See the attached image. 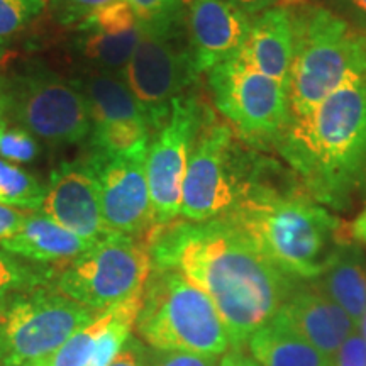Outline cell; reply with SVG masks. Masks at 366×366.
I'll use <instances>...</instances> for the list:
<instances>
[{
	"mask_svg": "<svg viewBox=\"0 0 366 366\" xmlns=\"http://www.w3.org/2000/svg\"><path fill=\"white\" fill-rule=\"evenodd\" d=\"M219 366H259L256 361L251 358L249 355H246L242 350H229L227 353H224Z\"/></svg>",
	"mask_w": 366,
	"mask_h": 366,
	"instance_id": "cell-37",
	"label": "cell"
},
{
	"mask_svg": "<svg viewBox=\"0 0 366 366\" xmlns=\"http://www.w3.org/2000/svg\"><path fill=\"white\" fill-rule=\"evenodd\" d=\"M197 76L190 44L182 41L180 24L143 27L124 70V80L149 131L162 129L175 99L183 95Z\"/></svg>",
	"mask_w": 366,
	"mask_h": 366,
	"instance_id": "cell-9",
	"label": "cell"
},
{
	"mask_svg": "<svg viewBox=\"0 0 366 366\" xmlns=\"http://www.w3.org/2000/svg\"><path fill=\"white\" fill-rule=\"evenodd\" d=\"M9 111L31 132L51 144H73L92 134L89 102L79 86L51 73L17 79L7 92Z\"/></svg>",
	"mask_w": 366,
	"mask_h": 366,
	"instance_id": "cell-11",
	"label": "cell"
},
{
	"mask_svg": "<svg viewBox=\"0 0 366 366\" xmlns=\"http://www.w3.org/2000/svg\"><path fill=\"white\" fill-rule=\"evenodd\" d=\"M149 244L112 232L59 273L56 290L95 312L143 295L151 273Z\"/></svg>",
	"mask_w": 366,
	"mask_h": 366,
	"instance_id": "cell-6",
	"label": "cell"
},
{
	"mask_svg": "<svg viewBox=\"0 0 366 366\" xmlns=\"http://www.w3.org/2000/svg\"><path fill=\"white\" fill-rule=\"evenodd\" d=\"M109 366H148V347L137 337H129L121 353Z\"/></svg>",
	"mask_w": 366,
	"mask_h": 366,
	"instance_id": "cell-33",
	"label": "cell"
},
{
	"mask_svg": "<svg viewBox=\"0 0 366 366\" xmlns=\"http://www.w3.org/2000/svg\"><path fill=\"white\" fill-rule=\"evenodd\" d=\"M334 6L337 7V12H342L345 16L355 21L361 26V29L366 27V0H332ZM342 16V17H345Z\"/></svg>",
	"mask_w": 366,
	"mask_h": 366,
	"instance_id": "cell-35",
	"label": "cell"
},
{
	"mask_svg": "<svg viewBox=\"0 0 366 366\" xmlns=\"http://www.w3.org/2000/svg\"><path fill=\"white\" fill-rule=\"evenodd\" d=\"M0 361H2V341H0Z\"/></svg>",
	"mask_w": 366,
	"mask_h": 366,
	"instance_id": "cell-43",
	"label": "cell"
},
{
	"mask_svg": "<svg viewBox=\"0 0 366 366\" xmlns=\"http://www.w3.org/2000/svg\"><path fill=\"white\" fill-rule=\"evenodd\" d=\"M44 282V274L17 256L0 251V304L16 294H27Z\"/></svg>",
	"mask_w": 366,
	"mask_h": 366,
	"instance_id": "cell-26",
	"label": "cell"
},
{
	"mask_svg": "<svg viewBox=\"0 0 366 366\" xmlns=\"http://www.w3.org/2000/svg\"><path fill=\"white\" fill-rule=\"evenodd\" d=\"M95 314L59 292L33 290L17 297L0 324L2 366H26L51 358Z\"/></svg>",
	"mask_w": 366,
	"mask_h": 366,
	"instance_id": "cell-8",
	"label": "cell"
},
{
	"mask_svg": "<svg viewBox=\"0 0 366 366\" xmlns=\"http://www.w3.org/2000/svg\"><path fill=\"white\" fill-rule=\"evenodd\" d=\"M221 356L185 353V351L148 350V366H219Z\"/></svg>",
	"mask_w": 366,
	"mask_h": 366,
	"instance_id": "cell-30",
	"label": "cell"
},
{
	"mask_svg": "<svg viewBox=\"0 0 366 366\" xmlns=\"http://www.w3.org/2000/svg\"><path fill=\"white\" fill-rule=\"evenodd\" d=\"M350 236L360 242H366V207L361 210L360 216L351 222Z\"/></svg>",
	"mask_w": 366,
	"mask_h": 366,
	"instance_id": "cell-38",
	"label": "cell"
},
{
	"mask_svg": "<svg viewBox=\"0 0 366 366\" xmlns=\"http://www.w3.org/2000/svg\"><path fill=\"white\" fill-rule=\"evenodd\" d=\"M278 315L329 360L358 331L350 315L312 285L297 287Z\"/></svg>",
	"mask_w": 366,
	"mask_h": 366,
	"instance_id": "cell-18",
	"label": "cell"
},
{
	"mask_svg": "<svg viewBox=\"0 0 366 366\" xmlns=\"http://www.w3.org/2000/svg\"><path fill=\"white\" fill-rule=\"evenodd\" d=\"M253 17L227 0H189V44L195 71H210L234 58L244 44Z\"/></svg>",
	"mask_w": 366,
	"mask_h": 366,
	"instance_id": "cell-16",
	"label": "cell"
},
{
	"mask_svg": "<svg viewBox=\"0 0 366 366\" xmlns=\"http://www.w3.org/2000/svg\"><path fill=\"white\" fill-rule=\"evenodd\" d=\"M358 332L361 334V337H363V340L366 341V314L363 315V319L360 320V324H358Z\"/></svg>",
	"mask_w": 366,
	"mask_h": 366,
	"instance_id": "cell-40",
	"label": "cell"
},
{
	"mask_svg": "<svg viewBox=\"0 0 366 366\" xmlns=\"http://www.w3.org/2000/svg\"><path fill=\"white\" fill-rule=\"evenodd\" d=\"M39 146L36 137L24 127H6L0 132V158L11 163H29L36 159Z\"/></svg>",
	"mask_w": 366,
	"mask_h": 366,
	"instance_id": "cell-29",
	"label": "cell"
},
{
	"mask_svg": "<svg viewBox=\"0 0 366 366\" xmlns=\"http://www.w3.org/2000/svg\"><path fill=\"white\" fill-rule=\"evenodd\" d=\"M7 54V49H6V41L0 39V61H2L4 58H6Z\"/></svg>",
	"mask_w": 366,
	"mask_h": 366,
	"instance_id": "cell-41",
	"label": "cell"
},
{
	"mask_svg": "<svg viewBox=\"0 0 366 366\" xmlns=\"http://www.w3.org/2000/svg\"><path fill=\"white\" fill-rule=\"evenodd\" d=\"M288 12L294 27L288 100L292 117H302L341 86L366 76V29L310 2Z\"/></svg>",
	"mask_w": 366,
	"mask_h": 366,
	"instance_id": "cell-4",
	"label": "cell"
},
{
	"mask_svg": "<svg viewBox=\"0 0 366 366\" xmlns=\"http://www.w3.org/2000/svg\"><path fill=\"white\" fill-rule=\"evenodd\" d=\"M278 153L315 204L346 210L366 197V76L350 81L312 112L292 117Z\"/></svg>",
	"mask_w": 366,
	"mask_h": 366,
	"instance_id": "cell-2",
	"label": "cell"
},
{
	"mask_svg": "<svg viewBox=\"0 0 366 366\" xmlns=\"http://www.w3.org/2000/svg\"><path fill=\"white\" fill-rule=\"evenodd\" d=\"M0 366H2V365H0Z\"/></svg>",
	"mask_w": 366,
	"mask_h": 366,
	"instance_id": "cell-44",
	"label": "cell"
},
{
	"mask_svg": "<svg viewBox=\"0 0 366 366\" xmlns=\"http://www.w3.org/2000/svg\"><path fill=\"white\" fill-rule=\"evenodd\" d=\"M246 346L259 366H332V360L299 336L278 314Z\"/></svg>",
	"mask_w": 366,
	"mask_h": 366,
	"instance_id": "cell-22",
	"label": "cell"
},
{
	"mask_svg": "<svg viewBox=\"0 0 366 366\" xmlns=\"http://www.w3.org/2000/svg\"><path fill=\"white\" fill-rule=\"evenodd\" d=\"M141 27H172L180 24L185 0H126Z\"/></svg>",
	"mask_w": 366,
	"mask_h": 366,
	"instance_id": "cell-28",
	"label": "cell"
},
{
	"mask_svg": "<svg viewBox=\"0 0 366 366\" xmlns=\"http://www.w3.org/2000/svg\"><path fill=\"white\" fill-rule=\"evenodd\" d=\"M80 92L89 102L94 144L104 154L121 153L148 141V122L126 80L94 68L81 79Z\"/></svg>",
	"mask_w": 366,
	"mask_h": 366,
	"instance_id": "cell-14",
	"label": "cell"
},
{
	"mask_svg": "<svg viewBox=\"0 0 366 366\" xmlns=\"http://www.w3.org/2000/svg\"><path fill=\"white\" fill-rule=\"evenodd\" d=\"M209 73V86L217 111L249 141H273L290 124L288 85L268 79L231 58Z\"/></svg>",
	"mask_w": 366,
	"mask_h": 366,
	"instance_id": "cell-10",
	"label": "cell"
},
{
	"mask_svg": "<svg viewBox=\"0 0 366 366\" xmlns=\"http://www.w3.org/2000/svg\"><path fill=\"white\" fill-rule=\"evenodd\" d=\"M79 29L81 54L95 70L109 73L126 70L143 33L126 0H117L92 12L80 22Z\"/></svg>",
	"mask_w": 366,
	"mask_h": 366,
	"instance_id": "cell-17",
	"label": "cell"
},
{
	"mask_svg": "<svg viewBox=\"0 0 366 366\" xmlns=\"http://www.w3.org/2000/svg\"><path fill=\"white\" fill-rule=\"evenodd\" d=\"M94 244L43 214H29L12 236L0 242V248L29 262L54 263L71 262Z\"/></svg>",
	"mask_w": 366,
	"mask_h": 366,
	"instance_id": "cell-20",
	"label": "cell"
},
{
	"mask_svg": "<svg viewBox=\"0 0 366 366\" xmlns=\"http://www.w3.org/2000/svg\"><path fill=\"white\" fill-rule=\"evenodd\" d=\"M202 127V107L194 95H180L148 148V177L154 226H167L182 212V190L195 137Z\"/></svg>",
	"mask_w": 366,
	"mask_h": 366,
	"instance_id": "cell-12",
	"label": "cell"
},
{
	"mask_svg": "<svg viewBox=\"0 0 366 366\" xmlns=\"http://www.w3.org/2000/svg\"><path fill=\"white\" fill-rule=\"evenodd\" d=\"M26 366H48V361H46V360L36 361V363H31V365H26Z\"/></svg>",
	"mask_w": 366,
	"mask_h": 366,
	"instance_id": "cell-42",
	"label": "cell"
},
{
	"mask_svg": "<svg viewBox=\"0 0 366 366\" xmlns=\"http://www.w3.org/2000/svg\"><path fill=\"white\" fill-rule=\"evenodd\" d=\"M48 0H0V39L17 34L43 14Z\"/></svg>",
	"mask_w": 366,
	"mask_h": 366,
	"instance_id": "cell-27",
	"label": "cell"
},
{
	"mask_svg": "<svg viewBox=\"0 0 366 366\" xmlns=\"http://www.w3.org/2000/svg\"><path fill=\"white\" fill-rule=\"evenodd\" d=\"M253 182L254 175L244 172L234 131L217 121L202 124L183 178L180 216L189 222L226 216L248 194Z\"/></svg>",
	"mask_w": 366,
	"mask_h": 366,
	"instance_id": "cell-7",
	"label": "cell"
},
{
	"mask_svg": "<svg viewBox=\"0 0 366 366\" xmlns=\"http://www.w3.org/2000/svg\"><path fill=\"white\" fill-rule=\"evenodd\" d=\"M143 305V295L112 305V319L95 342L86 366H109L121 353L136 326L137 315Z\"/></svg>",
	"mask_w": 366,
	"mask_h": 366,
	"instance_id": "cell-23",
	"label": "cell"
},
{
	"mask_svg": "<svg viewBox=\"0 0 366 366\" xmlns=\"http://www.w3.org/2000/svg\"><path fill=\"white\" fill-rule=\"evenodd\" d=\"M111 319L112 307L95 314V317L89 324L79 329L51 358L46 360L48 366H86L95 342L99 341L100 334L107 327Z\"/></svg>",
	"mask_w": 366,
	"mask_h": 366,
	"instance_id": "cell-25",
	"label": "cell"
},
{
	"mask_svg": "<svg viewBox=\"0 0 366 366\" xmlns=\"http://www.w3.org/2000/svg\"><path fill=\"white\" fill-rule=\"evenodd\" d=\"M114 2L117 0H51L59 17L65 22H81L92 12L111 6Z\"/></svg>",
	"mask_w": 366,
	"mask_h": 366,
	"instance_id": "cell-31",
	"label": "cell"
},
{
	"mask_svg": "<svg viewBox=\"0 0 366 366\" xmlns=\"http://www.w3.org/2000/svg\"><path fill=\"white\" fill-rule=\"evenodd\" d=\"M136 329L154 350L221 356L231 346L216 305L177 269L151 268Z\"/></svg>",
	"mask_w": 366,
	"mask_h": 366,
	"instance_id": "cell-5",
	"label": "cell"
},
{
	"mask_svg": "<svg viewBox=\"0 0 366 366\" xmlns=\"http://www.w3.org/2000/svg\"><path fill=\"white\" fill-rule=\"evenodd\" d=\"M27 216L29 214H26L24 210L0 205V242L12 236L22 226Z\"/></svg>",
	"mask_w": 366,
	"mask_h": 366,
	"instance_id": "cell-34",
	"label": "cell"
},
{
	"mask_svg": "<svg viewBox=\"0 0 366 366\" xmlns=\"http://www.w3.org/2000/svg\"><path fill=\"white\" fill-rule=\"evenodd\" d=\"M7 112H9V99L7 90L0 84V132L7 127Z\"/></svg>",
	"mask_w": 366,
	"mask_h": 366,
	"instance_id": "cell-39",
	"label": "cell"
},
{
	"mask_svg": "<svg viewBox=\"0 0 366 366\" xmlns=\"http://www.w3.org/2000/svg\"><path fill=\"white\" fill-rule=\"evenodd\" d=\"M310 285L340 305L358 327L366 314V259L358 248L342 244Z\"/></svg>",
	"mask_w": 366,
	"mask_h": 366,
	"instance_id": "cell-21",
	"label": "cell"
},
{
	"mask_svg": "<svg viewBox=\"0 0 366 366\" xmlns=\"http://www.w3.org/2000/svg\"><path fill=\"white\" fill-rule=\"evenodd\" d=\"M46 187L34 175L16 163L0 158V205L39 212Z\"/></svg>",
	"mask_w": 366,
	"mask_h": 366,
	"instance_id": "cell-24",
	"label": "cell"
},
{
	"mask_svg": "<svg viewBox=\"0 0 366 366\" xmlns=\"http://www.w3.org/2000/svg\"><path fill=\"white\" fill-rule=\"evenodd\" d=\"M39 212L90 242L112 234L104 222L99 178L85 164L65 163L54 170Z\"/></svg>",
	"mask_w": 366,
	"mask_h": 366,
	"instance_id": "cell-15",
	"label": "cell"
},
{
	"mask_svg": "<svg viewBox=\"0 0 366 366\" xmlns=\"http://www.w3.org/2000/svg\"><path fill=\"white\" fill-rule=\"evenodd\" d=\"M236 58L268 79L288 85L294 59L290 12L282 7H272L253 17L248 38Z\"/></svg>",
	"mask_w": 366,
	"mask_h": 366,
	"instance_id": "cell-19",
	"label": "cell"
},
{
	"mask_svg": "<svg viewBox=\"0 0 366 366\" xmlns=\"http://www.w3.org/2000/svg\"><path fill=\"white\" fill-rule=\"evenodd\" d=\"M148 244L151 268L177 269L212 300L234 350L248 345L299 287L229 216L159 226Z\"/></svg>",
	"mask_w": 366,
	"mask_h": 366,
	"instance_id": "cell-1",
	"label": "cell"
},
{
	"mask_svg": "<svg viewBox=\"0 0 366 366\" xmlns=\"http://www.w3.org/2000/svg\"><path fill=\"white\" fill-rule=\"evenodd\" d=\"M229 216L278 269L297 280H315L346 244L342 222L307 195H282L251 183Z\"/></svg>",
	"mask_w": 366,
	"mask_h": 366,
	"instance_id": "cell-3",
	"label": "cell"
},
{
	"mask_svg": "<svg viewBox=\"0 0 366 366\" xmlns=\"http://www.w3.org/2000/svg\"><path fill=\"white\" fill-rule=\"evenodd\" d=\"M332 366H366V341L358 331L351 334L340 347Z\"/></svg>",
	"mask_w": 366,
	"mask_h": 366,
	"instance_id": "cell-32",
	"label": "cell"
},
{
	"mask_svg": "<svg viewBox=\"0 0 366 366\" xmlns=\"http://www.w3.org/2000/svg\"><path fill=\"white\" fill-rule=\"evenodd\" d=\"M227 2L234 4L242 12L248 14L249 17H256L262 12L268 11V9L277 7L280 0H227Z\"/></svg>",
	"mask_w": 366,
	"mask_h": 366,
	"instance_id": "cell-36",
	"label": "cell"
},
{
	"mask_svg": "<svg viewBox=\"0 0 366 366\" xmlns=\"http://www.w3.org/2000/svg\"><path fill=\"white\" fill-rule=\"evenodd\" d=\"M148 141L121 153L104 154L105 162L94 168L99 178L100 205L109 231L137 237L154 226L146 177Z\"/></svg>",
	"mask_w": 366,
	"mask_h": 366,
	"instance_id": "cell-13",
	"label": "cell"
}]
</instances>
